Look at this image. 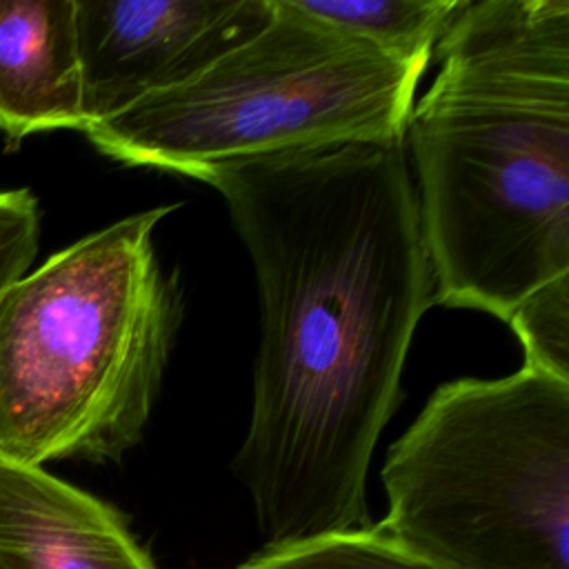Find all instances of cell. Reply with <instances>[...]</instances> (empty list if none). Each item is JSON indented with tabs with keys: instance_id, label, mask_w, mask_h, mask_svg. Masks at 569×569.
<instances>
[{
	"instance_id": "cell-8",
	"label": "cell",
	"mask_w": 569,
	"mask_h": 569,
	"mask_svg": "<svg viewBox=\"0 0 569 569\" xmlns=\"http://www.w3.org/2000/svg\"><path fill=\"white\" fill-rule=\"evenodd\" d=\"M84 129L76 0H0V133Z\"/></svg>"
},
{
	"instance_id": "cell-10",
	"label": "cell",
	"mask_w": 569,
	"mask_h": 569,
	"mask_svg": "<svg viewBox=\"0 0 569 569\" xmlns=\"http://www.w3.org/2000/svg\"><path fill=\"white\" fill-rule=\"evenodd\" d=\"M238 569H447L425 560L389 538L373 525L362 531L336 533L282 549H262Z\"/></svg>"
},
{
	"instance_id": "cell-5",
	"label": "cell",
	"mask_w": 569,
	"mask_h": 569,
	"mask_svg": "<svg viewBox=\"0 0 569 569\" xmlns=\"http://www.w3.org/2000/svg\"><path fill=\"white\" fill-rule=\"evenodd\" d=\"M425 69L273 0L253 38L84 136L118 162L196 180L218 164L276 153L405 142Z\"/></svg>"
},
{
	"instance_id": "cell-1",
	"label": "cell",
	"mask_w": 569,
	"mask_h": 569,
	"mask_svg": "<svg viewBox=\"0 0 569 569\" xmlns=\"http://www.w3.org/2000/svg\"><path fill=\"white\" fill-rule=\"evenodd\" d=\"M253 262L260 347L231 462L264 549L371 527L367 473L436 305L405 142H349L218 164Z\"/></svg>"
},
{
	"instance_id": "cell-12",
	"label": "cell",
	"mask_w": 569,
	"mask_h": 569,
	"mask_svg": "<svg viewBox=\"0 0 569 569\" xmlns=\"http://www.w3.org/2000/svg\"><path fill=\"white\" fill-rule=\"evenodd\" d=\"M38 240L40 211L31 191H0V289L29 271Z\"/></svg>"
},
{
	"instance_id": "cell-9",
	"label": "cell",
	"mask_w": 569,
	"mask_h": 569,
	"mask_svg": "<svg viewBox=\"0 0 569 569\" xmlns=\"http://www.w3.org/2000/svg\"><path fill=\"white\" fill-rule=\"evenodd\" d=\"M302 16L411 64H429L462 0H289Z\"/></svg>"
},
{
	"instance_id": "cell-11",
	"label": "cell",
	"mask_w": 569,
	"mask_h": 569,
	"mask_svg": "<svg viewBox=\"0 0 569 569\" xmlns=\"http://www.w3.org/2000/svg\"><path fill=\"white\" fill-rule=\"evenodd\" d=\"M525 365L569 382V278L538 289L509 318Z\"/></svg>"
},
{
	"instance_id": "cell-6",
	"label": "cell",
	"mask_w": 569,
	"mask_h": 569,
	"mask_svg": "<svg viewBox=\"0 0 569 569\" xmlns=\"http://www.w3.org/2000/svg\"><path fill=\"white\" fill-rule=\"evenodd\" d=\"M273 0H76L82 133L253 38Z\"/></svg>"
},
{
	"instance_id": "cell-3",
	"label": "cell",
	"mask_w": 569,
	"mask_h": 569,
	"mask_svg": "<svg viewBox=\"0 0 569 569\" xmlns=\"http://www.w3.org/2000/svg\"><path fill=\"white\" fill-rule=\"evenodd\" d=\"M171 209L122 218L0 289V458L104 462L140 442L180 325L151 238Z\"/></svg>"
},
{
	"instance_id": "cell-7",
	"label": "cell",
	"mask_w": 569,
	"mask_h": 569,
	"mask_svg": "<svg viewBox=\"0 0 569 569\" xmlns=\"http://www.w3.org/2000/svg\"><path fill=\"white\" fill-rule=\"evenodd\" d=\"M0 569H156L122 516L44 467L0 458Z\"/></svg>"
},
{
	"instance_id": "cell-2",
	"label": "cell",
	"mask_w": 569,
	"mask_h": 569,
	"mask_svg": "<svg viewBox=\"0 0 569 569\" xmlns=\"http://www.w3.org/2000/svg\"><path fill=\"white\" fill-rule=\"evenodd\" d=\"M411 107L436 302L505 322L569 278V0H462Z\"/></svg>"
},
{
	"instance_id": "cell-4",
	"label": "cell",
	"mask_w": 569,
	"mask_h": 569,
	"mask_svg": "<svg viewBox=\"0 0 569 569\" xmlns=\"http://www.w3.org/2000/svg\"><path fill=\"white\" fill-rule=\"evenodd\" d=\"M373 527L447 569H569V382L440 385L382 465Z\"/></svg>"
}]
</instances>
